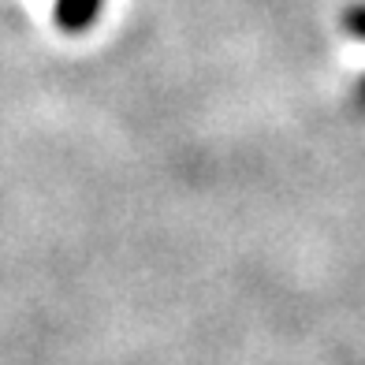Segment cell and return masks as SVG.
I'll return each instance as SVG.
<instances>
[{
	"instance_id": "6da1fadb",
	"label": "cell",
	"mask_w": 365,
	"mask_h": 365,
	"mask_svg": "<svg viewBox=\"0 0 365 365\" xmlns=\"http://www.w3.org/2000/svg\"><path fill=\"white\" fill-rule=\"evenodd\" d=\"M105 0H56V26L68 30V34H78L97 23Z\"/></svg>"
},
{
	"instance_id": "7a4b0ae2",
	"label": "cell",
	"mask_w": 365,
	"mask_h": 365,
	"mask_svg": "<svg viewBox=\"0 0 365 365\" xmlns=\"http://www.w3.org/2000/svg\"><path fill=\"white\" fill-rule=\"evenodd\" d=\"M343 30H346L354 41L365 45V0H358V4H351V8L343 11ZM358 101L365 105V78H361V86H358Z\"/></svg>"
}]
</instances>
